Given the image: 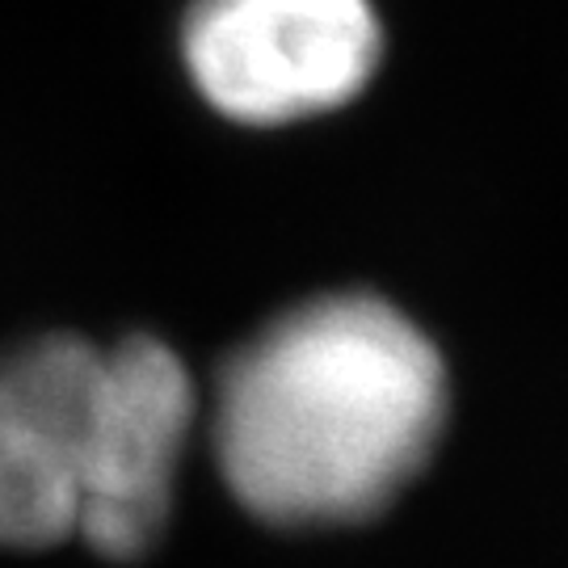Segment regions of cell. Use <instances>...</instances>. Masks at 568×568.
<instances>
[{"mask_svg":"<svg viewBox=\"0 0 568 568\" xmlns=\"http://www.w3.org/2000/svg\"><path fill=\"white\" fill-rule=\"evenodd\" d=\"M447 422V366L387 300L349 291L291 307L215 379L211 447L248 514L333 527L384 509Z\"/></svg>","mask_w":568,"mask_h":568,"instance_id":"obj_1","label":"cell"},{"mask_svg":"<svg viewBox=\"0 0 568 568\" xmlns=\"http://www.w3.org/2000/svg\"><path fill=\"white\" fill-rule=\"evenodd\" d=\"M194 408L190 371L156 337L102 349L55 333L0 358V544L143 556L169 523Z\"/></svg>","mask_w":568,"mask_h":568,"instance_id":"obj_2","label":"cell"},{"mask_svg":"<svg viewBox=\"0 0 568 568\" xmlns=\"http://www.w3.org/2000/svg\"><path fill=\"white\" fill-rule=\"evenodd\" d=\"M182 51L220 114L278 126L354 102L379 68L384 30L371 0H199Z\"/></svg>","mask_w":568,"mask_h":568,"instance_id":"obj_3","label":"cell"}]
</instances>
